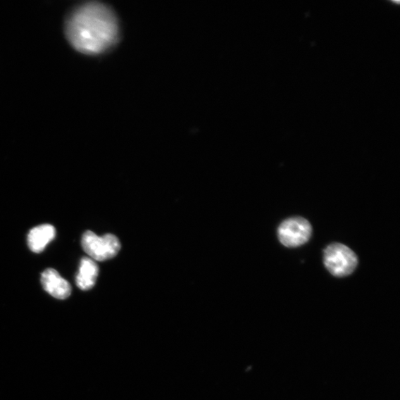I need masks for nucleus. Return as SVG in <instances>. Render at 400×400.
<instances>
[{"mask_svg": "<svg viewBox=\"0 0 400 400\" xmlns=\"http://www.w3.org/2000/svg\"><path fill=\"white\" fill-rule=\"evenodd\" d=\"M119 23L115 13L96 2L78 8L66 24V35L71 46L87 54H99L118 41Z\"/></svg>", "mask_w": 400, "mask_h": 400, "instance_id": "obj_1", "label": "nucleus"}, {"mask_svg": "<svg viewBox=\"0 0 400 400\" xmlns=\"http://www.w3.org/2000/svg\"><path fill=\"white\" fill-rule=\"evenodd\" d=\"M324 263L330 273L337 277L352 274L358 265L356 254L345 245L333 244L324 251Z\"/></svg>", "mask_w": 400, "mask_h": 400, "instance_id": "obj_2", "label": "nucleus"}, {"mask_svg": "<svg viewBox=\"0 0 400 400\" xmlns=\"http://www.w3.org/2000/svg\"><path fill=\"white\" fill-rule=\"evenodd\" d=\"M82 247L91 259L103 262L116 256L121 245L116 236L108 234L99 237L91 231H87L82 235Z\"/></svg>", "mask_w": 400, "mask_h": 400, "instance_id": "obj_3", "label": "nucleus"}, {"mask_svg": "<svg viewBox=\"0 0 400 400\" xmlns=\"http://www.w3.org/2000/svg\"><path fill=\"white\" fill-rule=\"evenodd\" d=\"M312 227L303 218H292L283 221L278 228V238L285 247L296 248L309 240Z\"/></svg>", "mask_w": 400, "mask_h": 400, "instance_id": "obj_4", "label": "nucleus"}, {"mask_svg": "<svg viewBox=\"0 0 400 400\" xmlns=\"http://www.w3.org/2000/svg\"><path fill=\"white\" fill-rule=\"evenodd\" d=\"M42 287L58 299H67L71 294L70 285L55 269L48 268L41 275Z\"/></svg>", "mask_w": 400, "mask_h": 400, "instance_id": "obj_5", "label": "nucleus"}, {"mask_svg": "<svg viewBox=\"0 0 400 400\" xmlns=\"http://www.w3.org/2000/svg\"><path fill=\"white\" fill-rule=\"evenodd\" d=\"M56 236L55 227L49 224L37 226L28 233L27 245L35 253L44 251Z\"/></svg>", "mask_w": 400, "mask_h": 400, "instance_id": "obj_6", "label": "nucleus"}, {"mask_svg": "<svg viewBox=\"0 0 400 400\" xmlns=\"http://www.w3.org/2000/svg\"><path fill=\"white\" fill-rule=\"evenodd\" d=\"M99 267L96 262L89 257L81 260L76 282L78 288L82 291L92 289L96 282Z\"/></svg>", "mask_w": 400, "mask_h": 400, "instance_id": "obj_7", "label": "nucleus"}]
</instances>
